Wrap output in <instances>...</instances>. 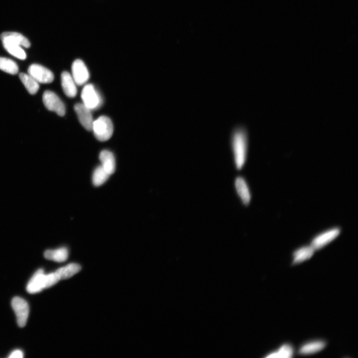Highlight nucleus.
<instances>
[{
    "instance_id": "1",
    "label": "nucleus",
    "mask_w": 358,
    "mask_h": 358,
    "mask_svg": "<svg viewBox=\"0 0 358 358\" xmlns=\"http://www.w3.org/2000/svg\"><path fill=\"white\" fill-rule=\"evenodd\" d=\"M230 144L236 168L240 170L245 163L248 151V136L245 128L238 126L233 129Z\"/></svg>"
},
{
    "instance_id": "23",
    "label": "nucleus",
    "mask_w": 358,
    "mask_h": 358,
    "mask_svg": "<svg viewBox=\"0 0 358 358\" xmlns=\"http://www.w3.org/2000/svg\"><path fill=\"white\" fill-rule=\"evenodd\" d=\"M110 175L101 166L97 167L94 171L92 177L93 184L96 186L103 184Z\"/></svg>"
},
{
    "instance_id": "24",
    "label": "nucleus",
    "mask_w": 358,
    "mask_h": 358,
    "mask_svg": "<svg viewBox=\"0 0 358 358\" xmlns=\"http://www.w3.org/2000/svg\"><path fill=\"white\" fill-rule=\"evenodd\" d=\"M60 280L58 274L55 272L45 274L44 288H49L55 284Z\"/></svg>"
},
{
    "instance_id": "20",
    "label": "nucleus",
    "mask_w": 358,
    "mask_h": 358,
    "mask_svg": "<svg viewBox=\"0 0 358 358\" xmlns=\"http://www.w3.org/2000/svg\"><path fill=\"white\" fill-rule=\"evenodd\" d=\"M325 346V343L322 341H315L306 343L299 350L302 355H309L322 350Z\"/></svg>"
},
{
    "instance_id": "9",
    "label": "nucleus",
    "mask_w": 358,
    "mask_h": 358,
    "mask_svg": "<svg viewBox=\"0 0 358 358\" xmlns=\"http://www.w3.org/2000/svg\"><path fill=\"white\" fill-rule=\"evenodd\" d=\"M340 233V229L338 228L327 230L315 237L310 246L315 250L320 249L335 239Z\"/></svg>"
},
{
    "instance_id": "6",
    "label": "nucleus",
    "mask_w": 358,
    "mask_h": 358,
    "mask_svg": "<svg viewBox=\"0 0 358 358\" xmlns=\"http://www.w3.org/2000/svg\"><path fill=\"white\" fill-rule=\"evenodd\" d=\"M28 74L38 83L49 84L54 79V75L50 70L37 64H32L29 67Z\"/></svg>"
},
{
    "instance_id": "12",
    "label": "nucleus",
    "mask_w": 358,
    "mask_h": 358,
    "mask_svg": "<svg viewBox=\"0 0 358 358\" xmlns=\"http://www.w3.org/2000/svg\"><path fill=\"white\" fill-rule=\"evenodd\" d=\"M101 166L109 175L112 174L115 169V160L113 153L108 150H102L99 154Z\"/></svg>"
},
{
    "instance_id": "25",
    "label": "nucleus",
    "mask_w": 358,
    "mask_h": 358,
    "mask_svg": "<svg viewBox=\"0 0 358 358\" xmlns=\"http://www.w3.org/2000/svg\"><path fill=\"white\" fill-rule=\"evenodd\" d=\"M23 357V352L19 350H16L13 351L8 356V358H22Z\"/></svg>"
},
{
    "instance_id": "7",
    "label": "nucleus",
    "mask_w": 358,
    "mask_h": 358,
    "mask_svg": "<svg viewBox=\"0 0 358 358\" xmlns=\"http://www.w3.org/2000/svg\"><path fill=\"white\" fill-rule=\"evenodd\" d=\"M72 76L76 84L81 86L87 82L90 74L86 65L83 61L77 59L72 65Z\"/></svg>"
},
{
    "instance_id": "10",
    "label": "nucleus",
    "mask_w": 358,
    "mask_h": 358,
    "mask_svg": "<svg viewBox=\"0 0 358 358\" xmlns=\"http://www.w3.org/2000/svg\"><path fill=\"white\" fill-rule=\"evenodd\" d=\"M44 276L43 269L36 271L28 281L26 290L31 294L39 292L44 288Z\"/></svg>"
},
{
    "instance_id": "17",
    "label": "nucleus",
    "mask_w": 358,
    "mask_h": 358,
    "mask_svg": "<svg viewBox=\"0 0 358 358\" xmlns=\"http://www.w3.org/2000/svg\"><path fill=\"white\" fill-rule=\"evenodd\" d=\"M19 77L30 94H34L38 91L39 89V83L30 75L28 74L21 73L19 74Z\"/></svg>"
},
{
    "instance_id": "14",
    "label": "nucleus",
    "mask_w": 358,
    "mask_h": 358,
    "mask_svg": "<svg viewBox=\"0 0 358 358\" xmlns=\"http://www.w3.org/2000/svg\"><path fill=\"white\" fill-rule=\"evenodd\" d=\"M4 48L10 54L21 60L26 58V54L21 46L18 44L8 40H1Z\"/></svg>"
},
{
    "instance_id": "5",
    "label": "nucleus",
    "mask_w": 358,
    "mask_h": 358,
    "mask_svg": "<svg viewBox=\"0 0 358 358\" xmlns=\"http://www.w3.org/2000/svg\"><path fill=\"white\" fill-rule=\"evenodd\" d=\"M12 307L15 312L17 323L20 327H23L27 322L29 306L27 302L19 297H14L11 301Z\"/></svg>"
},
{
    "instance_id": "2",
    "label": "nucleus",
    "mask_w": 358,
    "mask_h": 358,
    "mask_svg": "<svg viewBox=\"0 0 358 358\" xmlns=\"http://www.w3.org/2000/svg\"><path fill=\"white\" fill-rule=\"evenodd\" d=\"M92 131L95 137L100 141L109 140L113 132V126L111 119L102 115L93 121Z\"/></svg>"
},
{
    "instance_id": "8",
    "label": "nucleus",
    "mask_w": 358,
    "mask_h": 358,
    "mask_svg": "<svg viewBox=\"0 0 358 358\" xmlns=\"http://www.w3.org/2000/svg\"><path fill=\"white\" fill-rule=\"evenodd\" d=\"M79 120L82 126L87 130L92 131L93 120L91 110L83 103H77L74 106Z\"/></svg>"
},
{
    "instance_id": "19",
    "label": "nucleus",
    "mask_w": 358,
    "mask_h": 358,
    "mask_svg": "<svg viewBox=\"0 0 358 358\" xmlns=\"http://www.w3.org/2000/svg\"><path fill=\"white\" fill-rule=\"evenodd\" d=\"M315 250L311 246L301 247L293 253V264H298L310 259Z\"/></svg>"
},
{
    "instance_id": "22",
    "label": "nucleus",
    "mask_w": 358,
    "mask_h": 358,
    "mask_svg": "<svg viewBox=\"0 0 358 358\" xmlns=\"http://www.w3.org/2000/svg\"><path fill=\"white\" fill-rule=\"evenodd\" d=\"M0 70L8 74L15 75L18 72V67L14 61L0 57Z\"/></svg>"
},
{
    "instance_id": "3",
    "label": "nucleus",
    "mask_w": 358,
    "mask_h": 358,
    "mask_svg": "<svg viewBox=\"0 0 358 358\" xmlns=\"http://www.w3.org/2000/svg\"><path fill=\"white\" fill-rule=\"evenodd\" d=\"M83 103L91 110H94L100 106L102 98L92 84L85 86L81 92Z\"/></svg>"
},
{
    "instance_id": "4",
    "label": "nucleus",
    "mask_w": 358,
    "mask_h": 358,
    "mask_svg": "<svg viewBox=\"0 0 358 358\" xmlns=\"http://www.w3.org/2000/svg\"><path fill=\"white\" fill-rule=\"evenodd\" d=\"M42 99L47 109L56 112L59 116L65 115V104L55 93L50 90H46L43 94Z\"/></svg>"
},
{
    "instance_id": "13",
    "label": "nucleus",
    "mask_w": 358,
    "mask_h": 358,
    "mask_svg": "<svg viewBox=\"0 0 358 358\" xmlns=\"http://www.w3.org/2000/svg\"><path fill=\"white\" fill-rule=\"evenodd\" d=\"M235 185L238 194L243 203L247 205L251 200V193L245 180L242 177H238L235 181Z\"/></svg>"
},
{
    "instance_id": "11",
    "label": "nucleus",
    "mask_w": 358,
    "mask_h": 358,
    "mask_svg": "<svg viewBox=\"0 0 358 358\" xmlns=\"http://www.w3.org/2000/svg\"><path fill=\"white\" fill-rule=\"evenodd\" d=\"M61 85L65 94L68 97H74L77 93L76 84L72 75L68 72H63L61 76Z\"/></svg>"
},
{
    "instance_id": "15",
    "label": "nucleus",
    "mask_w": 358,
    "mask_h": 358,
    "mask_svg": "<svg viewBox=\"0 0 358 358\" xmlns=\"http://www.w3.org/2000/svg\"><path fill=\"white\" fill-rule=\"evenodd\" d=\"M1 40L11 41L20 45L21 47L29 48L30 43L25 36L16 32H4L0 35Z\"/></svg>"
},
{
    "instance_id": "16",
    "label": "nucleus",
    "mask_w": 358,
    "mask_h": 358,
    "mask_svg": "<svg viewBox=\"0 0 358 358\" xmlns=\"http://www.w3.org/2000/svg\"><path fill=\"white\" fill-rule=\"evenodd\" d=\"M44 256L48 260L60 263L67 259L68 252L66 248H61L55 250H47L44 252Z\"/></svg>"
},
{
    "instance_id": "21",
    "label": "nucleus",
    "mask_w": 358,
    "mask_h": 358,
    "mask_svg": "<svg viewBox=\"0 0 358 358\" xmlns=\"http://www.w3.org/2000/svg\"><path fill=\"white\" fill-rule=\"evenodd\" d=\"M293 351L292 347L288 344L281 346L276 351L268 354L266 357L269 358H289L292 357Z\"/></svg>"
},
{
    "instance_id": "18",
    "label": "nucleus",
    "mask_w": 358,
    "mask_h": 358,
    "mask_svg": "<svg viewBox=\"0 0 358 358\" xmlns=\"http://www.w3.org/2000/svg\"><path fill=\"white\" fill-rule=\"evenodd\" d=\"M81 269V267L77 264H70L65 267L58 269L55 272L58 274L60 279H67Z\"/></svg>"
}]
</instances>
